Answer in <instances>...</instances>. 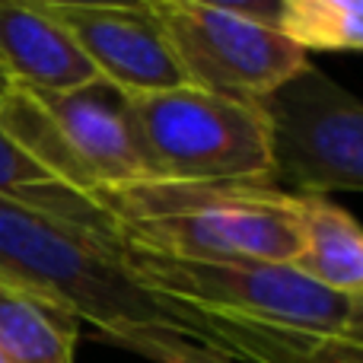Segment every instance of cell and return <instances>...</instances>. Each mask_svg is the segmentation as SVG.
<instances>
[{"label":"cell","mask_w":363,"mask_h":363,"mask_svg":"<svg viewBox=\"0 0 363 363\" xmlns=\"http://www.w3.org/2000/svg\"><path fill=\"white\" fill-rule=\"evenodd\" d=\"M96 204L125 249L172 258H252L294 264L303 249L300 194L277 185L144 182L106 191Z\"/></svg>","instance_id":"cell-1"},{"label":"cell","mask_w":363,"mask_h":363,"mask_svg":"<svg viewBox=\"0 0 363 363\" xmlns=\"http://www.w3.org/2000/svg\"><path fill=\"white\" fill-rule=\"evenodd\" d=\"M0 277L89 322L102 341L131 328L188 338L182 309L128 277L112 236L10 198H0Z\"/></svg>","instance_id":"cell-2"},{"label":"cell","mask_w":363,"mask_h":363,"mask_svg":"<svg viewBox=\"0 0 363 363\" xmlns=\"http://www.w3.org/2000/svg\"><path fill=\"white\" fill-rule=\"evenodd\" d=\"M0 198H10L16 204L35 207L57 220L86 226V230L106 233L112 236V220L96 201L83 198V194L70 191L67 185H61L51 172H45L38 163H32L16 144L4 134L0 128ZM115 239V236H112Z\"/></svg>","instance_id":"cell-13"},{"label":"cell","mask_w":363,"mask_h":363,"mask_svg":"<svg viewBox=\"0 0 363 363\" xmlns=\"http://www.w3.org/2000/svg\"><path fill=\"white\" fill-rule=\"evenodd\" d=\"M4 89H6V77L0 74V93H4Z\"/></svg>","instance_id":"cell-17"},{"label":"cell","mask_w":363,"mask_h":363,"mask_svg":"<svg viewBox=\"0 0 363 363\" xmlns=\"http://www.w3.org/2000/svg\"><path fill=\"white\" fill-rule=\"evenodd\" d=\"M80 319L0 277V360L74 363Z\"/></svg>","instance_id":"cell-12"},{"label":"cell","mask_w":363,"mask_h":363,"mask_svg":"<svg viewBox=\"0 0 363 363\" xmlns=\"http://www.w3.org/2000/svg\"><path fill=\"white\" fill-rule=\"evenodd\" d=\"M185 83L236 99H268L309 64L281 29L249 19L236 4L150 0Z\"/></svg>","instance_id":"cell-5"},{"label":"cell","mask_w":363,"mask_h":363,"mask_svg":"<svg viewBox=\"0 0 363 363\" xmlns=\"http://www.w3.org/2000/svg\"><path fill=\"white\" fill-rule=\"evenodd\" d=\"M179 309L188 341L233 363H363V345L338 332H306L230 313Z\"/></svg>","instance_id":"cell-10"},{"label":"cell","mask_w":363,"mask_h":363,"mask_svg":"<svg viewBox=\"0 0 363 363\" xmlns=\"http://www.w3.org/2000/svg\"><path fill=\"white\" fill-rule=\"evenodd\" d=\"M147 182L274 185V140L264 99L194 86L128 96Z\"/></svg>","instance_id":"cell-3"},{"label":"cell","mask_w":363,"mask_h":363,"mask_svg":"<svg viewBox=\"0 0 363 363\" xmlns=\"http://www.w3.org/2000/svg\"><path fill=\"white\" fill-rule=\"evenodd\" d=\"M106 341L115 347H125V351L138 354V357L150 363H233L226 357H217L207 347L194 345V341L179 338V335H169V332H140V328H131V332L112 335Z\"/></svg>","instance_id":"cell-15"},{"label":"cell","mask_w":363,"mask_h":363,"mask_svg":"<svg viewBox=\"0 0 363 363\" xmlns=\"http://www.w3.org/2000/svg\"><path fill=\"white\" fill-rule=\"evenodd\" d=\"M338 335L363 345V294L347 300V319H345V325L338 328Z\"/></svg>","instance_id":"cell-16"},{"label":"cell","mask_w":363,"mask_h":363,"mask_svg":"<svg viewBox=\"0 0 363 363\" xmlns=\"http://www.w3.org/2000/svg\"><path fill=\"white\" fill-rule=\"evenodd\" d=\"M121 268L147 294L201 313H230L271 325L338 332L347 300L319 287L294 264L252 258H172L118 245Z\"/></svg>","instance_id":"cell-4"},{"label":"cell","mask_w":363,"mask_h":363,"mask_svg":"<svg viewBox=\"0 0 363 363\" xmlns=\"http://www.w3.org/2000/svg\"><path fill=\"white\" fill-rule=\"evenodd\" d=\"M42 6L74 35L99 80L118 86L121 93L188 86L153 4L42 0Z\"/></svg>","instance_id":"cell-7"},{"label":"cell","mask_w":363,"mask_h":363,"mask_svg":"<svg viewBox=\"0 0 363 363\" xmlns=\"http://www.w3.org/2000/svg\"><path fill=\"white\" fill-rule=\"evenodd\" d=\"M303 249L294 268L332 294H363V226L351 211L322 194H300Z\"/></svg>","instance_id":"cell-11"},{"label":"cell","mask_w":363,"mask_h":363,"mask_svg":"<svg viewBox=\"0 0 363 363\" xmlns=\"http://www.w3.org/2000/svg\"><path fill=\"white\" fill-rule=\"evenodd\" d=\"M277 29L303 51H363V0H284Z\"/></svg>","instance_id":"cell-14"},{"label":"cell","mask_w":363,"mask_h":363,"mask_svg":"<svg viewBox=\"0 0 363 363\" xmlns=\"http://www.w3.org/2000/svg\"><path fill=\"white\" fill-rule=\"evenodd\" d=\"M35 96L57 121L67 147L96 185V198L147 182L128 112V93L106 80H93L70 93Z\"/></svg>","instance_id":"cell-8"},{"label":"cell","mask_w":363,"mask_h":363,"mask_svg":"<svg viewBox=\"0 0 363 363\" xmlns=\"http://www.w3.org/2000/svg\"><path fill=\"white\" fill-rule=\"evenodd\" d=\"M0 363H4V360H0Z\"/></svg>","instance_id":"cell-18"},{"label":"cell","mask_w":363,"mask_h":363,"mask_svg":"<svg viewBox=\"0 0 363 363\" xmlns=\"http://www.w3.org/2000/svg\"><path fill=\"white\" fill-rule=\"evenodd\" d=\"M274 140V182L296 194L363 191V99L306 64L264 99Z\"/></svg>","instance_id":"cell-6"},{"label":"cell","mask_w":363,"mask_h":363,"mask_svg":"<svg viewBox=\"0 0 363 363\" xmlns=\"http://www.w3.org/2000/svg\"><path fill=\"white\" fill-rule=\"evenodd\" d=\"M0 74L32 93H70L99 80L80 45L38 4L0 0Z\"/></svg>","instance_id":"cell-9"}]
</instances>
